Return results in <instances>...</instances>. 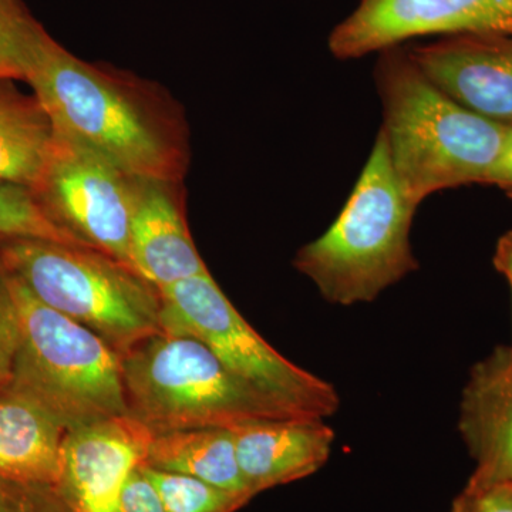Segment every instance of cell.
I'll use <instances>...</instances> for the list:
<instances>
[{
	"instance_id": "7402d4cb",
	"label": "cell",
	"mask_w": 512,
	"mask_h": 512,
	"mask_svg": "<svg viewBox=\"0 0 512 512\" xmlns=\"http://www.w3.org/2000/svg\"><path fill=\"white\" fill-rule=\"evenodd\" d=\"M451 512H512V484H467L454 500Z\"/></svg>"
},
{
	"instance_id": "9c48e42d",
	"label": "cell",
	"mask_w": 512,
	"mask_h": 512,
	"mask_svg": "<svg viewBox=\"0 0 512 512\" xmlns=\"http://www.w3.org/2000/svg\"><path fill=\"white\" fill-rule=\"evenodd\" d=\"M512 35V0H360L329 36L340 60L383 52L414 37Z\"/></svg>"
},
{
	"instance_id": "7c38bea8",
	"label": "cell",
	"mask_w": 512,
	"mask_h": 512,
	"mask_svg": "<svg viewBox=\"0 0 512 512\" xmlns=\"http://www.w3.org/2000/svg\"><path fill=\"white\" fill-rule=\"evenodd\" d=\"M458 431L476 463L467 484H512V342L471 367Z\"/></svg>"
},
{
	"instance_id": "ffe728a7",
	"label": "cell",
	"mask_w": 512,
	"mask_h": 512,
	"mask_svg": "<svg viewBox=\"0 0 512 512\" xmlns=\"http://www.w3.org/2000/svg\"><path fill=\"white\" fill-rule=\"evenodd\" d=\"M42 29L19 0H0V82L25 79L30 52Z\"/></svg>"
},
{
	"instance_id": "8992f818",
	"label": "cell",
	"mask_w": 512,
	"mask_h": 512,
	"mask_svg": "<svg viewBox=\"0 0 512 512\" xmlns=\"http://www.w3.org/2000/svg\"><path fill=\"white\" fill-rule=\"evenodd\" d=\"M6 274L20 328L10 389L45 407L67 431L128 414L119 353Z\"/></svg>"
},
{
	"instance_id": "603a6c76",
	"label": "cell",
	"mask_w": 512,
	"mask_h": 512,
	"mask_svg": "<svg viewBox=\"0 0 512 512\" xmlns=\"http://www.w3.org/2000/svg\"><path fill=\"white\" fill-rule=\"evenodd\" d=\"M141 464L134 468L121 490L119 512H165L160 494Z\"/></svg>"
},
{
	"instance_id": "8fae6325",
	"label": "cell",
	"mask_w": 512,
	"mask_h": 512,
	"mask_svg": "<svg viewBox=\"0 0 512 512\" xmlns=\"http://www.w3.org/2000/svg\"><path fill=\"white\" fill-rule=\"evenodd\" d=\"M421 72L447 96L485 119L512 124V35L447 36L407 47Z\"/></svg>"
},
{
	"instance_id": "d6986e66",
	"label": "cell",
	"mask_w": 512,
	"mask_h": 512,
	"mask_svg": "<svg viewBox=\"0 0 512 512\" xmlns=\"http://www.w3.org/2000/svg\"><path fill=\"white\" fill-rule=\"evenodd\" d=\"M141 466L160 494L165 512H231L249 500L245 495L229 493L195 477L158 470L144 463Z\"/></svg>"
},
{
	"instance_id": "ba28073f",
	"label": "cell",
	"mask_w": 512,
	"mask_h": 512,
	"mask_svg": "<svg viewBox=\"0 0 512 512\" xmlns=\"http://www.w3.org/2000/svg\"><path fill=\"white\" fill-rule=\"evenodd\" d=\"M140 183L82 144L56 136L35 194L64 228L134 272L130 232Z\"/></svg>"
},
{
	"instance_id": "484cf974",
	"label": "cell",
	"mask_w": 512,
	"mask_h": 512,
	"mask_svg": "<svg viewBox=\"0 0 512 512\" xmlns=\"http://www.w3.org/2000/svg\"><path fill=\"white\" fill-rule=\"evenodd\" d=\"M493 265L495 271L504 276L505 281L510 286L512 296V229L498 238L497 245H495Z\"/></svg>"
},
{
	"instance_id": "5b68a950",
	"label": "cell",
	"mask_w": 512,
	"mask_h": 512,
	"mask_svg": "<svg viewBox=\"0 0 512 512\" xmlns=\"http://www.w3.org/2000/svg\"><path fill=\"white\" fill-rule=\"evenodd\" d=\"M0 264L37 301L93 330L120 356L163 332L156 286L96 249L0 239Z\"/></svg>"
},
{
	"instance_id": "ac0fdd59",
	"label": "cell",
	"mask_w": 512,
	"mask_h": 512,
	"mask_svg": "<svg viewBox=\"0 0 512 512\" xmlns=\"http://www.w3.org/2000/svg\"><path fill=\"white\" fill-rule=\"evenodd\" d=\"M13 238L43 239L92 248L57 222L35 192L22 185L0 181V239Z\"/></svg>"
},
{
	"instance_id": "6da1fadb",
	"label": "cell",
	"mask_w": 512,
	"mask_h": 512,
	"mask_svg": "<svg viewBox=\"0 0 512 512\" xmlns=\"http://www.w3.org/2000/svg\"><path fill=\"white\" fill-rule=\"evenodd\" d=\"M56 136L76 141L141 180L180 184L187 134L170 99L143 80L87 63L40 30L25 79Z\"/></svg>"
},
{
	"instance_id": "4fadbf2b",
	"label": "cell",
	"mask_w": 512,
	"mask_h": 512,
	"mask_svg": "<svg viewBox=\"0 0 512 512\" xmlns=\"http://www.w3.org/2000/svg\"><path fill=\"white\" fill-rule=\"evenodd\" d=\"M239 470L252 495L312 476L328 463L335 431L323 419L292 417L232 429Z\"/></svg>"
},
{
	"instance_id": "d4e9b609",
	"label": "cell",
	"mask_w": 512,
	"mask_h": 512,
	"mask_svg": "<svg viewBox=\"0 0 512 512\" xmlns=\"http://www.w3.org/2000/svg\"><path fill=\"white\" fill-rule=\"evenodd\" d=\"M490 185L500 188L505 195L512 198V124L507 127L503 150L491 175Z\"/></svg>"
},
{
	"instance_id": "44dd1931",
	"label": "cell",
	"mask_w": 512,
	"mask_h": 512,
	"mask_svg": "<svg viewBox=\"0 0 512 512\" xmlns=\"http://www.w3.org/2000/svg\"><path fill=\"white\" fill-rule=\"evenodd\" d=\"M19 313L8 274L0 264V390L9 386L19 348Z\"/></svg>"
},
{
	"instance_id": "2e32d148",
	"label": "cell",
	"mask_w": 512,
	"mask_h": 512,
	"mask_svg": "<svg viewBox=\"0 0 512 512\" xmlns=\"http://www.w3.org/2000/svg\"><path fill=\"white\" fill-rule=\"evenodd\" d=\"M55 148V128L36 97L0 84V181L36 192Z\"/></svg>"
},
{
	"instance_id": "5bb4252c",
	"label": "cell",
	"mask_w": 512,
	"mask_h": 512,
	"mask_svg": "<svg viewBox=\"0 0 512 512\" xmlns=\"http://www.w3.org/2000/svg\"><path fill=\"white\" fill-rule=\"evenodd\" d=\"M178 185L141 180L131 221V265L157 289L210 274L185 224Z\"/></svg>"
},
{
	"instance_id": "9a60e30c",
	"label": "cell",
	"mask_w": 512,
	"mask_h": 512,
	"mask_svg": "<svg viewBox=\"0 0 512 512\" xmlns=\"http://www.w3.org/2000/svg\"><path fill=\"white\" fill-rule=\"evenodd\" d=\"M67 429L25 394L0 390V478L56 488Z\"/></svg>"
},
{
	"instance_id": "3957f363",
	"label": "cell",
	"mask_w": 512,
	"mask_h": 512,
	"mask_svg": "<svg viewBox=\"0 0 512 512\" xmlns=\"http://www.w3.org/2000/svg\"><path fill=\"white\" fill-rule=\"evenodd\" d=\"M416 210L379 131L339 217L325 234L299 249L293 265L333 305L373 302L419 269L410 241Z\"/></svg>"
},
{
	"instance_id": "7a4b0ae2",
	"label": "cell",
	"mask_w": 512,
	"mask_h": 512,
	"mask_svg": "<svg viewBox=\"0 0 512 512\" xmlns=\"http://www.w3.org/2000/svg\"><path fill=\"white\" fill-rule=\"evenodd\" d=\"M383 127L394 173L419 207L436 192L490 185L507 127L447 96L406 47L380 52L375 69Z\"/></svg>"
},
{
	"instance_id": "cb8c5ba5",
	"label": "cell",
	"mask_w": 512,
	"mask_h": 512,
	"mask_svg": "<svg viewBox=\"0 0 512 512\" xmlns=\"http://www.w3.org/2000/svg\"><path fill=\"white\" fill-rule=\"evenodd\" d=\"M49 487L0 478V512H49L43 490Z\"/></svg>"
},
{
	"instance_id": "52a82bcc",
	"label": "cell",
	"mask_w": 512,
	"mask_h": 512,
	"mask_svg": "<svg viewBox=\"0 0 512 512\" xmlns=\"http://www.w3.org/2000/svg\"><path fill=\"white\" fill-rule=\"evenodd\" d=\"M164 332L201 340L242 382L299 417L329 419L340 396L333 384L282 356L245 320L211 274L158 289Z\"/></svg>"
},
{
	"instance_id": "e0dca14e",
	"label": "cell",
	"mask_w": 512,
	"mask_h": 512,
	"mask_svg": "<svg viewBox=\"0 0 512 512\" xmlns=\"http://www.w3.org/2000/svg\"><path fill=\"white\" fill-rule=\"evenodd\" d=\"M144 464L198 478L229 493L252 497L239 470L234 434L228 429L154 433Z\"/></svg>"
},
{
	"instance_id": "30bf717a",
	"label": "cell",
	"mask_w": 512,
	"mask_h": 512,
	"mask_svg": "<svg viewBox=\"0 0 512 512\" xmlns=\"http://www.w3.org/2000/svg\"><path fill=\"white\" fill-rule=\"evenodd\" d=\"M153 431L130 414L67 431L63 444V491L72 512H119L121 490L146 460Z\"/></svg>"
},
{
	"instance_id": "277c9868",
	"label": "cell",
	"mask_w": 512,
	"mask_h": 512,
	"mask_svg": "<svg viewBox=\"0 0 512 512\" xmlns=\"http://www.w3.org/2000/svg\"><path fill=\"white\" fill-rule=\"evenodd\" d=\"M121 370L128 414L153 433L299 417L242 382L192 336L163 330L121 355Z\"/></svg>"
}]
</instances>
